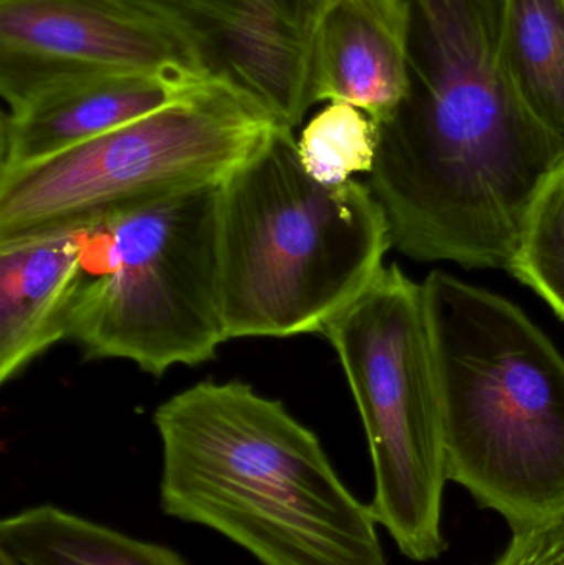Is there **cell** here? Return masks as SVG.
Here are the masks:
<instances>
[{"label": "cell", "mask_w": 564, "mask_h": 565, "mask_svg": "<svg viewBox=\"0 0 564 565\" xmlns=\"http://www.w3.org/2000/svg\"><path fill=\"white\" fill-rule=\"evenodd\" d=\"M159 504L262 565H387L370 504L313 431L241 381H204L159 405Z\"/></svg>", "instance_id": "1"}, {"label": "cell", "mask_w": 564, "mask_h": 565, "mask_svg": "<svg viewBox=\"0 0 564 565\" xmlns=\"http://www.w3.org/2000/svg\"><path fill=\"white\" fill-rule=\"evenodd\" d=\"M447 478L512 536L564 523V358L502 296L444 271L423 282Z\"/></svg>", "instance_id": "2"}, {"label": "cell", "mask_w": 564, "mask_h": 565, "mask_svg": "<svg viewBox=\"0 0 564 565\" xmlns=\"http://www.w3.org/2000/svg\"><path fill=\"white\" fill-rule=\"evenodd\" d=\"M383 207L361 182L315 181L281 128L221 184L219 275L227 339L328 328L383 270Z\"/></svg>", "instance_id": "3"}, {"label": "cell", "mask_w": 564, "mask_h": 565, "mask_svg": "<svg viewBox=\"0 0 564 565\" xmlns=\"http://www.w3.org/2000/svg\"><path fill=\"white\" fill-rule=\"evenodd\" d=\"M221 184L83 228L66 339L85 359H125L162 375L211 361L228 341L219 275Z\"/></svg>", "instance_id": "4"}, {"label": "cell", "mask_w": 564, "mask_h": 565, "mask_svg": "<svg viewBox=\"0 0 564 565\" xmlns=\"http://www.w3.org/2000/svg\"><path fill=\"white\" fill-rule=\"evenodd\" d=\"M281 128L241 86L205 78L158 111L0 174V244L89 227L221 184Z\"/></svg>", "instance_id": "5"}, {"label": "cell", "mask_w": 564, "mask_h": 565, "mask_svg": "<svg viewBox=\"0 0 564 565\" xmlns=\"http://www.w3.org/2000/svg\"><path fill=\"white\" fill-rule=\"evenodd\" d=\"M323 335L340 358L366 431L374 520L407 559H439L447 550L449 478L423 285L397 265L383 268Z\"/></svg>", "instance_id": "6"}, {"label": "cell", "mask_w": 564, "mask_h": 565, "mask_svg": "<svg viewBox=\"0 0 564 565\" xmlns=\"http://www.w3.org/2000/svg\"><path fill=\"white\" fill-rule=\"evenodd\" d=\"M128 72L214 76L185 33L142 0H0L7 105L63 79Z\"/></svg>", "instance_id": "7"}, {"label": "cell", "mask_w": 564, "mask_h": 565, "mask_svg": "<svg viewBox=\"0 0 564 565\" xmlns=\"http://www.w3.org/2000/svg\"><path fill=\"white\" fill-rule=\"evenodd\" d=\"M194 43L211 75L251 93L285 128L311 108L301 26L308 0H142Z\"/></svg>", "instance_id": "8"}, {"label": "cell", "mask_w": 564, "mask_h": 565, "mask_svg": "<svg viewBox=\"0 0 564 565\" xmlns=\"http://www.w3.org/2000/svg\"><path fill=\"white\" fill-rule=\"evenodd\" d=\"M411 0H308L301 26L311 106L348 103L376 125L390 121L411 89Z\"/></svg>", "instance_id": "9"}, {"label": "cell", "mask_w": 564, "mask_h": 565, "mask_svg": "<svg viewBox=\"0 0 564 565\" xmlns=\"http://www.w3.org/2000/svg\"><path fill=\"white\" fill-rule=\"evenodd\" d=\"M211 76L102 73L52 83L9 106L0 174L29 168L171 105Z\"/></svg>", "instance_id": "10"}, {"label": "cell", "mask_w": 564, "mask_h": 565, "mask_svg": "<svg viewBox=\"0 0 564 565\" xmlns=\"http://www.w3.org/2000/svg\"><path fill=\"white\" fill-rule=\"evenodd\" d=\"M83 228L0 244V381L66 339Z\"/></svg>", "instance_id": "11"}, {"label": "cell", "mask_w": 564, "mask_h": 565, "mask_svg": "<svg viewBox=\"0 0 564 565\" xmlns=\"http://www.w3.org/2000/svg\"><path fill=\"white\" fill-rule=\"evenodd\" d=\"M0 546L25 565H189L169 547L136 540L53 504L3 518Z\"/></svg>", "instance_id": "12"}, {"label": "cell", "mask_w": 564, "mask_h": 565, "mask_svg": "<svg viewBox=\"0 0 564 565\" xmlns=\"http://www.w3.org/2000/svg\"><path fill=\"white\" fill-rule=\"evenodd\" d=\"M503 63L523 111L564 146V0L507 2Z\"/></svg>", "instance_id": "13"}, {"label": "cell", "mask_w": 564, "mask_h": 565, "mask_svg": "<svg viewBox=\"0 0 564 565\" xmlns=\"http://www.w3.org/2000/svg\"><path fill=\"white\" fill-rule=\"evenodd\" d=\"M305 171L321 184L338 185L354 174H371L376 161L377 125L348 103L321 109L297 141Z\"/></svg>", "instance_id": "14"}, {"label": "cell", "mask_w": 564, "mask_h": 565, "mask_svg": "<svg viewBox=\"0 0 564 565\" xmlns=\"http://www.w3.org/2000/svg\"><path fill=\"white\" fill-rule=\"evenodd\" d=\"M509 271L564 319V164L540 192Z\"/></svg>", "instance_id": "15"}, {"label": "cell", "mask_w": 564, "mask_h": 565, "mask_svg": "<svg viewBox=\"0 0 564 565\" xmlns=\"http://www.w3.org/2000/svg\"><path fill=\"white\" fill-rule=\"evenodd\" d=\"M492 565H564V523L512 536Z\"/></svg>", "instance_id": "16"}, {"label": "cell", "mask_w": 564, "mask_h": 565, "mask_svg": "<svg viewBox=\"0 0 564 565\" xmlns=\"http://www.w3.org/2000/svg\"><path fill=\"white\" fill-rule=\"evenodd\" d=\"M0 565H25L15 554L10 553L6 547L0 546Z\"/></svg>", "instance_id": "17"}]
</instances>
